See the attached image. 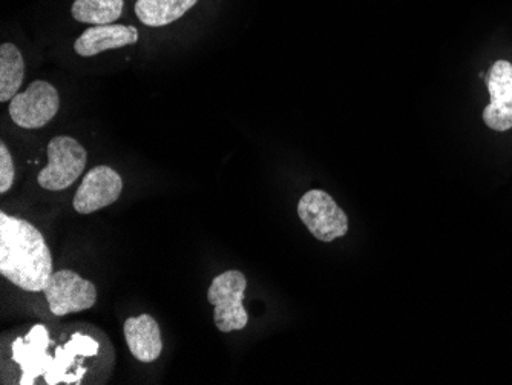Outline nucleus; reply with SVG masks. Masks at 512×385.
Segmentation results:
<instances>
[{
  "label": "nucleus",
  "mask_w": 512,
  "mask_h": 385,
  "mask_svg": "<svg viewBox=\"0 0 512 385\" xmlns=\"http://www.w3.org/2000/svg\"><path fill=\"white\" fill-rule=\"evenodd\" d=\"M246 287V277L240 270H227L212 281L207 290V301L215 307L214 323L220 332H237L249 323L243 304Z\"/></svg>",
  "instance_id": "3"
},
{
  "label": "nucleus",
  "mask_w": 512,
  "mask_h": 385,
  "mask_svg": "<svg viewBox=\"0 0 512 385\" xmlns=\"http://www.w3.org/2000/svg\"><path fill=\"white\" fill-rule=\"evenodd\" d=\"M25 76L22 53L14 43H2L0 47V102L7 103L19 94Z\"/></svg>",
  "instance_id": "12"
},
{
  "label": "nucleus",
  "mask_w": 512,
  "mask_h": 385,
  "mask_svg": "<svg viewBox=\"0 0 512 385\" xmlns=\"http://www.w3.org/2000/svg\"><path fill=\"white\" fill-rule=\"evenodd\" d=\"M125 0H76L71 14L80 24L111 25L119 20Z\"/></svg>",
  "instance_id": "13"
},
{
  "label": "nucleus",
  "mask_w": 512,
  "mask_h": 385,
  "mask_svg": "<svg viewBox=\"0 0 512 385\" xmlns=\"http://www.w3.org/2000/svg\"><path fill=\"white\" fill-rule=\"evenodd\" d=\"M59 108L57 89L45 80H36L27 91L13 97L8 112L19 128L40 129L57 116Z\"/></svg>",
  "instance_id": "6"
},
{
  "label": "nucleus",
  "mask_w": 512,
  "mask_h": 385,
  "mask_svg": "<svg viewBox=\"0 0 512 385\" xmlns=\"http://www.w3.org/2000/svg\"><path fill=\"white\" fill-rule=\"evenodd\" d=\"M298 215L310 234L322 243H332L336 238L347 235V214L339 208L332 195L321 189H312L302 195Z\"/></svg>",
  "instance_id": "4"
},
{
  "label": "nucleus",
  "mask_w": 512,
  "mask_h": 385,
  "mask_svg": "<svg viewBox=\"0 0 512 385\" xmlns=\"http://www.w3.org/2000/svg\"><path fill=\"white\" fill-rule=\"evenodd\" d=\"M48 165L39 172L37 181L46 191H65L83 174L88 162L86 149L69 135L54 137L46 146Z\"/></svg>",
  "instance_id": "2"
},
{
  "label": "nucleus",
  "mask_w": 512,
  "mask_h": 385,
  "mask_svg": "<svg viewBox=\"0 0 512 385\" xmlns=\"http://www.w3.org/2000/svg\"><path fill=\"white\" fill-rule=\"evenodd\" d=\"M490 105L483 109V122L497 132L512 129V63L497 60L485 76Z\"/></svg>",
  "instance_id": "8"
},
{
  "label": "nucleus",
  "mask_w": 512,
  "mask_h": 385,
  "mask_svg": "<svg viewBox=\"0 0 512 385\" xmlns=\"http://www.w3.org/2000/svg\"><path fill=\"white\" fill-rule=\"evenodd\" d=\"M122 191L123 180L119 172L111 166H96L83 177L74 195V211L80 215L94 214L100 209L114 205Z\"/></svg>",
  "instance_id": "7"
},
{
  "label": "nucleus",
  "mask_w": 512,
  "mask_h": 385,
  "mask_svg": "<svg viewBox=\"0 0 512 385\" xmlns=\"http://www.w3.org/2000/svg\"><path fill=\"white\" fill-rule=\"evenodd\" d=\"M137 42L138 30L132 25H94L76 40L74 51L82 57H94Z\"/></svg>",
  "instance_id": "9"
},
{
  "label": "nucleus",
  "mask_w": 512,
  "mask_h": 385,
  "mask_svg": "<svg viewBox=\"0 0 512 385\" xmlns=\"http://www.w3.org/2000/svg\"><path fill=\"white\" fill-rule=\"evenodd\" d=\"M0 274L31 293L43 292L54 274L53 255L42 232L5 212L0 214Z\"/></svg>",
  "instance_id": "1"
},
{
  "label": "nucleus",
  "mask_w": 512,
  "mask_h": 385,
  "mask_svg": "<svg viewBox=\"0 0 512 385\" xmlns=\"http://www.w3.org/2000/svg\"><path fill=\"white\" fill-rule=\"evenodd\" d=\"M198 0H137L135 14L146 27L160 28L181 19Z\"/></svg>",
  "instance_id": "11"
},
{
  "label": "nucleus",
  "mask_w": 512,
  "mask_h": 385,
  "mask_svg": "<svg viewBox=\"0 0 512 385\" xmlns=\"http://www.w3.org/2000/svg\"><path fill=\"white\" fill-rule=\"evenodd\" d=\"M46 301L51 313L66 316L91 309L97 303L96 284L80 277L73 270H57L46 283Z\"/></svg>",
  "instance_id": "5"
},
{
  "label": "nucleus",
  "mask_w": 512,
  "mask_h": 385,
  "mask_svg": "<svg viewBox=\"0 0 512 385\" xmlns=\"http://www.w3.org/2000/svg\"><path fill=\"white\" fill-rule=\"evenodd\" d=\"M16 168H14L13 157L10 149L4 142L0 143V194H7L14 185Z\"/></svg>",
  "instance_id": "14"
},
{
  "label": "nucleus",
  "mask_w": 512,
  "mask_h": 385,
  "mask_svg": "<svg viewBox=\"0 0 512 385\" xmlns=\"http://www.w3.org/2000/svg\"><path fill=\"white\" fill-rule=\"evenodd\" d=\"M125 339L132 356L145 364L157 361L163 352L160 326L148 313L126 320Z\"/></svg>",
  "instance_id": "10"
}]
</instances>
